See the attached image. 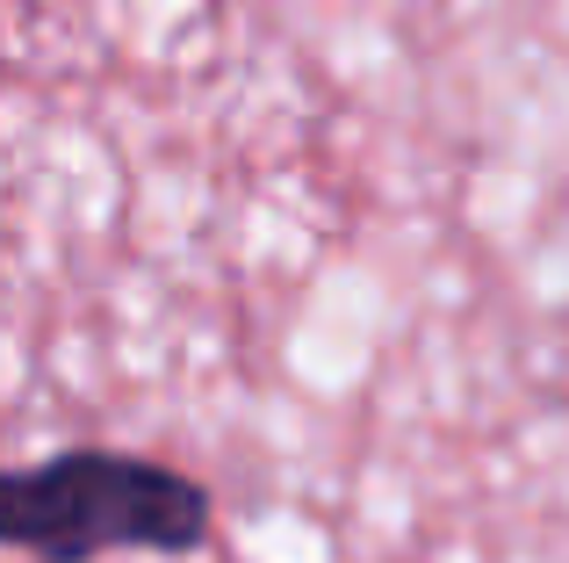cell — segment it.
I'll list each match as a JSON object with an SVG mask.
<instances>
[{
  "instance_id": "cell-1",
  "label": "cell",
  "mask_w": 569,
  "mask_h": 563,
  "mask_svg": "<svg viewBox=\"0 0 569 563\" xmlns=\"http://www.w3.org/2000/svg\"><path fill=\"white\" fill-rule=\"evenodd\" d=\"M209 542V492L181 470L123 448H58L0 470V550L94 563L116 550L188 556Z\"/></svg>"
}]
</instances>
